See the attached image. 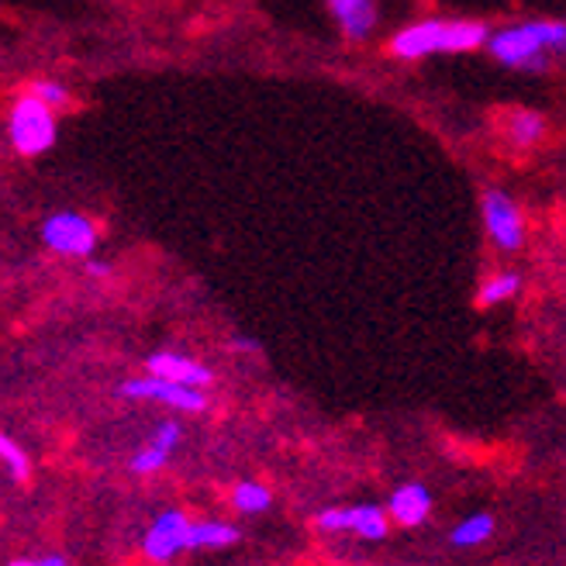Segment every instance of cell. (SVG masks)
Returning a JSON list of instances; mask_svg holds the SVG:
<instances>
[{
	"label": "cell",
	"instance_id": "6da1fadb",
	"mask_svg": "<svg viewBox=\"0 0 566 566\" xmlns=\"http://www.w3.org/2000/svg\"><path fill=\"white\" fill-rule=\"evenodd\" d=\"M488 39V28L480 21H418L390 42V52L401 60H421L432 52H470Z\"/></svg>",
	"mask_w": 566,
	"mask_h": 566
},
{
	"label": "cell",
	"instance_id": "7a4b0ae2",
	"mask_svg": "<svg viewBox=\"0 0 566 566\" xmlns=\"http://www.w3.org/2000/svg\"><path fill=\"white\" fill-rule=\"evenodd\" d=\"M566 49V24L559 21H528V24H515L504 28L491 39V52L504 66H532L539 63L543 49Z\"/></svg>",
	"mask_w": 566,
	"mask_h": 566
},
{
	"label": "cell",
	"instance_id": "3957f363",
	"mask_svg": "<svg viewBox=\"0 0 566 566\" xmlns=\"http://www.w3.org/2000/svg\"><path fill=\"white\" fill-rule=\"evenodd\" d=\"M8 135H11V146H14L21 156H39V153L52 149V142H55V118H52V107L42 104L35 94H28V97L14 101L11 118H8Z\"/></svg>",
	"mask_w": 566,
	"mask_h": 566
},
{
	"label": "cell",
	"instance_id": "277c9868",
	"mask_svg": "<svg viewBox=\"0 0 566 566\" xmlns=\"http://www.w3.org/2000/svg\"><path fill=\"white\" fill-rule=\"evenodd\" d=\"M42 239L52 252H60V256H91L97 245V229L91 218H83L76 211H63V214H52L42 224Z\"/></svg>",
	"mask_w": 566,
	"mask_h": 566
},
{
	"label": "cell",
	"instance_id": "5b68a950",
	"mask_svg": "<svg viewBox=\"0 0 566 566\" xmlns=\"http://www.w3.org/2000/svg\"><path fill=\"white\" fill-rule=\"evenodd\" d=\"M125 398H138V401H159L169 408H180V411H205V394L190 387V384H177V380H166V377H142V380H128L122 387Z\"/></svg>",
	"mask_w": 566,
	"mask_h": 566
},
{
	"label": "cell",
	"instance_id": "8992f818",
	"mask_svg": "<svg viewBox=\"0 0 566 566\" xmlns=\"http://www.w3.org/2000/svg\"><path fill=\"white\" fill-rule=\"evenodd\" d=\"M484 224H488V235L504 249V252H515L525 239V224L522 214L515 208V201L501 190H488L484 193Z\"/></svg>",
	"mask_w": 566,
	"mask_h": 566
},
{
	"label": "cell",
	"instance_id": "52a82bcc",
	"mask_svg": "<svg viewBox=\"0 0 566 566\" xmlns=\"http://www.w3.org/2000/svg\"><path fill=\"white\" fill-rule=\"evenodd\" d=\"M322 532H356L359 539H384L387 535V515L374 504H359V507H328L318 515Z\"/></svg>",
	"mask_w": 566,
	"mask_h": 566
},
{
	"label": "cell",
	"instance_id": "ba28073f",
	"mask_svg": "<svg viewBox=\"0 0 566 566\" xmlns=\"http://www.w3.org/2000/svg\"><path fill=\"white\" fill-rule=\"evenodd\" d=\"M142 549H146V556L156 559V563H169V559H177V553L190 549V522H187V515L184 512H163L149 525Z\"/></svg>",
	"mask_w": 566,
	"mask_h": 566
},
{
	"label": "cell",
	"instance_id": "9c48e42d",
	"mask_svg": "<svg viewBox=\"0 0 566 566\" xmlns=\"http://www.w3.org/2000/svg\"><path fill=\"white\" fill-rule=\"evenodd\" d=\"M149 374L177 380V384H190V387H208L211 384V370L201 363H193L190 356H177V353H156L149 356Z\"/></svg>",
	"mask_w": 566,
	"mask_h": 566
},
{
	"label": "cell",
	"instance_id": "30bf717a",
	"mask_svg": "<svg viewBox=\"0 0 566 566\" xmlns=\"http://www.w3.org/2000/svg\"><path fill=\"white\" fill-rule=\"evenodd\" d=\"M177 442H180V424L177 421H163L159 429H156V436H153V442L142 452H135L132 470L135 473H156L169 460V452H174Z\"/></svg>",
	"mask_w": 566,
	"mask_h": 566
},
{
	"label": "cell",
	"instance_id": "8fae6325",
	"mask_svg": "<svg viewBox=\"0 0 566 566\" xmlns=\"http://www.w3.org/2000/svg\"><path fill=\"white\" fill-rule=\"evenodd\" d=\"M432 512V494L421 484H405L390 494V515L401 525H421Z\"/></svg>",
	"mask_w": 566,
	"mask_h": 566
},
{
	"label": "cell",
	"instance_id": "7c38bea8",
	"mask_svg": "<svg viewBox=\"0 0 566 566\" xmlns=\"http://www.w3.org/2000/svg\"><path fill=\"white\" fill-rule=\"evenodd\" d=\"M328 8H332L335 21L343 24V32L349 39H366V35H370L374 21H377L374 0H328Z\"/></svg>",
	"mask_w": 566,
	"mask_h": 566
},
{
	"label": "cell",
	"instance_id": "4fadbf2b",
	"mask_svg": "<svg viewBox=\"0 0 566 566\" xmlns=\"http://www.w3.org/2000/svg\"><path fill=\"white\" fill-rule=\"evenodd\" d=\"M239 543V528L224 522H201L190 525V549H224Z\"/></svg>",
	"mask_w": 566,
	"mask_h": 566
},
{
	"label": "cell",
	"instance_id": "5bb4252c",
	"mask_svg": "<svg viewBox=\"0 0 566 566\" xmlns=\"http://www.w3.org/2000/svg\"><path fill=\"white\" fill-rule=\"evenodd\" d=\"M494 535V518L491 515H470L457 528H452V546H480Z\"/></svg>",
	"mask_w": 566,
	"mask_h": 566
},
{
	"label": "cell",
	"instance_id": "9a60e30c",
	"mask_svg": "<svg viewBox=\"0 0 566 566\" xmlns=\"http://www.w3.org/2000/svg\"><path fill=\"white\" fill-rule=\"evenodd\" d=\"M518 273H497V276H491L484 287H480V294H476V304H484V307H491V304H501V301H507V297H515L518 294Z\"/></svg>",
	"mask_w": 566,
	"mask_h": 566
},
{
	"label": "cell",
	"instance_id": "2e32d148",
	"mask_svg": "<svg viewBox=\"0 0 566 566\" xmlns=\"http://www.w3.org/2000/svg\"><path fill=\"white\" fill-rule=\"evenodd\" d=\"M232 504L239 507V512L245 515H260L270 507V491L263 484H252V480H245V484H239L232 491Z\"/></svg>",
	"mask_w": 566,
	"mask_h": 566
},
{
	"label": "cell",
	"instance_id": "e0dca14e",
	"mask_svg": "<svg viewBox=\"0 0 566 566\" xmlns=\"http://www.w3.org/2000/svg\"><path fill=\"white\" fill-rule=\"evenodd\" d=\"M507 132H512V138L518 142V146H532V142H539L546 125L539 115H532V111H518V115H512V122H507Z\"/></svg>",
	"mask_w": 566,
	"mask_h": 566
},
{
	"label": "cell",
	"instance_id": "ac0fdd59",
	"mask_svg": "<svg viewBox=\"0 0 566 566\" xmlns=\"http://www.w3.org/2000/svg\"><path fill=\"white\" fill-rule=\"evenodd\" d=\"M0 460H4V467H8V473H11V480H18V484H24L28 473H32V463H28L24 449H21L11 436L0 439Z\"/></svg>",
	"mask_w": 566,
	"mask_h": 566
},
{
	"label": "cell",
	"instance_id": "d6986e66",
	"mask_svg": "<svg viewBox=\"0 0 566 566\" xmlns=\"http://www.w3.org/2000/svg\"><path fill=\"white\" fill-rule=\"evenodd\" d=\"M32 94L42 101V104H49L52 111L55 107H63L70 97H66V87H60V83H52V80H39V83H32Z\"/></svg>",
	"mask_w": 566,
	"mask_h": 566
},
{
	"label": "cell",
	"instance_id": "ffe728a7",
	"mask_svg": "<svg viewBox=\"0 0 566 566\" xmlns=\"http://www.w3.org/2000/svg\"><path fill=\"white\" fill-rule=\"evenodd\" d=\"M8 566H66V559H63V556H45V559H39V563H32V559H14V563H8Z\"/></svg>",
	"mask_w": 566,
	"mask_h": 566
},
{
	"label": "cell",
	"instance_id": "44dd1931",
	"mask_svg": "<svg viewBox=\"0 0 566 566\" xmlns=\"http://www.w3.org/2000/svg\"><path fill=\"white\" fill-rule=\"evenodd\" d=\"M87 273H91V276H107V273H111V266H107V263H101V260H91V263H87Z\"/></svg>",
	"mask_w": 566,
	"mask_h": 566
},
{
	"label": "cell",
	"instance_id": "7402d4cb",
	"mask_svg": "<svg viewBox=\"0 0 566 566\" xmlns=\"http://www.w3.org/2000/svg\"><path fill=\"white\" fill-rule=\"evenodd\" d=\"M232 346H235V349H242V353H256V349H260L256 343H252V338H235Z\"/></svg>",
	"mask_w": 566,
	"mask_h": 566
}]
</instances>
